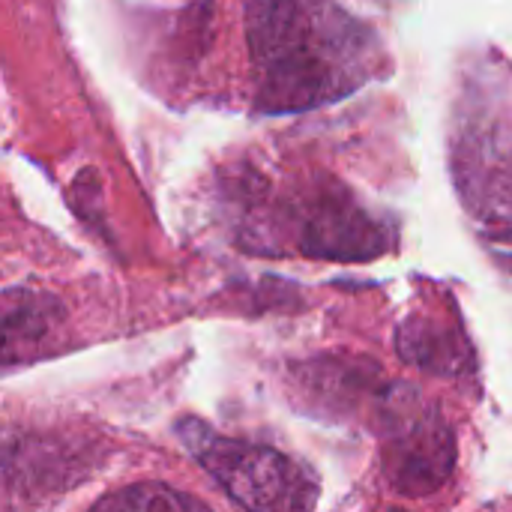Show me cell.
I'll use <instances>...</instances> for the list:
<instances>
[{
  "label": "cell",
  "instance_id": "8",
  "mask_svg": "<svg viewBox=\"0 0 512 512\" xmlns=\"http://www.w3.org/2000/svg\"><path fill=\"white\" fill-rule=\"evenodd\" d=\"M90 512H213L201 498L165 483H135L102 495Z\"/></svg>",
  "mask_w": 512,
  "mask_h": 512
},
{
  "label": "cell",
  "instance_id": "5",
  "mask_svg": "<svg viewBox=\"0 0 512 512\" xmlns=\"http://www.w3.org/2000/svg\"><path fill=\"white\" fill-rule=\"evenodd\" d=\"M63 324L66 306L54 294L27 285L0 291V366L42 357Z\"/></svg>",
  "mask_w": 512,
  "mask_h": 512
},
{
  "label": "cell",
  "instance_id": "7",
  "mask_svg": "<svg viewBox=\"0 0 512 512\" xmlns=\"http://www.w3.org/2000/svg\"><path fill=\"white\" fill-rule=\"evenodd\" d=\"M375 369L378 366H351V363L321 360V363L303 366L300 378H303V387L309 390V396H315L318 402H324V408L345 411L351 402H357V396H363V393H381V390L372 387Z\"/></svg>",
  "mask_w": 512,
  "mask_h": 512
},
{
  "label": "cell",
  "instance_id": "6",
  "mask_svg": "<svg viewBox=\"0 0 512 512\" xmlns=\"http://www.w3.org/2000/svg\"><path fill=\"white\" fill-rule=\"evenodd\" d=\"M396 351L405 363L447 378L468 372L471 363V348L462 330L432 315L405 318L396 330Z\"/></svg>",
  "mask_w": 512,
  "mask_h": 512
},
{
  "label": "cell",
  "instance_id": "9",
  "mask_svg": "<svg viewBox=\"0 0 512 512\" xmlns=\"http://www.w3.org/2000/svg\"><path fill=\"white\" fill-rule=\"evenodd\" d=\"M393 512H405V510H393Z\"/></svg>",
  "mask_w": 512,
  "mask_h": 512
},
{
  "label": "cell",
  "instance_id": "1",
  "mask_svg": "<svg viewBox=\"0 0 512 512\" xmlns=\"http://www.w3.org/2000/svg\"><path fill=\"white\" fill-rule=\"evenodd\" d=\"M246 42L264 114L318 108L369 78L372 33L333 0H249Z\"/></svg>",
  "mask_w": 512,
  "mask_h": 512
},
{
  "label": "cell",
  "instance_id": "3",
  "mask_svg": "<svg viewBox=\"0 0 512 512\" xmlns=\"http://www.w3.org/2000/svg\"><path fill=\"white\" fill-rule=\"evenodd\" d=\"M381 450L387 483L408 498H429L456 471V432L450 420L411 384L381 390Z\"/></svg>",
  "mask_w": 512,
  "mask_h": 512
},
{
  "label": "cell",
  "instance_id": "4",
  "mask_svg": "<svg viewBox=\"0 0 512 512\" xmlns=\"http://www.w3.org/2000/svg\"><path fill=\"white\" fill-rule=\"evenodd\" d=\"M390 246V231L345 189H324L309 204L300 225V252L318 261L366 264L387 255Z\"/></svg>",
  "mask_w": 512,
  "mask_h": 512
},
{
  "label": "cell",
  "instance_id": "2",
  "mask_svg": "<svg viewBox=\"0 0 512 512\" xmlns=\"http://www.w3.org/2000/svg\"><path fill=\"white\" fill-rule=\"evenodd\" d=\"M174 432L246 512H315L321 495L318 477L297 459L264 444L225 438L198 417H183Z\"/></svg>",
  "mask_w": 512,
  "mask_h": 512
}]
</instances>
